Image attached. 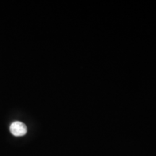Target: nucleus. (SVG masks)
<instances>
[{
    "label": "nucleus",
    "instance_id": "1",
    "mask_svg": "<svg viewBox=\"0 0 156 156\" xmlns=\"http://www.w3.org/2000/svg\"><path fill=\"white\" fill-rule=\"evenodd\" d=\"M10 132L15 136H21L27 133V126L24 123L20 122H15L9 127Z\"/></svg>",
    "mask_w": 156,
    "mask_h": 156
}]
</instances>
